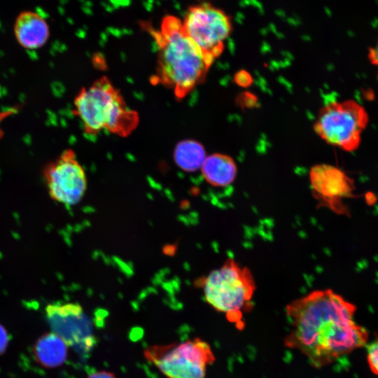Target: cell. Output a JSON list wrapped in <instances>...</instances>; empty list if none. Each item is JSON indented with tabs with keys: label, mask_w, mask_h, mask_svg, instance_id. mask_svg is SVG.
<instances>
[{
	"label": "cell",
	"mask_w": 378,
	"mask_h": 378,
	"mask_svg": "<svg viewBox=\"0 0 378 378\" xmlns=\"http://www.w3.org/2000/svg\"><path fill=\"white\" fill-rule=\"evenodd\" d=\"M356 307L330 289L312 291L286 307L290 326L285 345L321 368L364 346L368 332L354 319Z\"/></svg>",
	"instance_id": "cell-1"
},
{
	"label": "cell",
	"mask_w": 378,
	"mask_h": 378,
	"mask_svg": "<svg viewBox=\"0 0 378 378\" xmlns=\"http://www.w3.org/2000/svg\"><path fill=\"white\" fill-rule=\"evenodd\" d=\"M141 25L152 36L158 50L152 83L172 90L178 100L183 99L204 81L212 63L189 38L180 18L166 15L158 29L148 22Z\"/></svg>",
	"instance_id": "cell-2"
},
{
	"label": "cell",
	"mask_w": 378,
	"mask_h": 378,
	"mask_svg": "<svg viewBox=\"0 0 378 378\" xmlns=\"http://www.w3.org/2000/svg\"><path fill=\"white\" fill-rule=\"evenodd\" d=\"M73 113L80 120L85 133L91 136L106 130L126 137L139 121L138 113L129 108L121 93L106 76L79 91L74 101Z\"/></svg>",
	"instance_id": "cell-3"
},
{
	"label": "cell",
	"mask_w": 378,
	"mask_h": 378,
	"mask_svg": "<svg viewBox=\"0 0 378 378\" xmlns=\"http://www.w3.org/2000/svg\"><path fill=\"white\" fill-rule=\"evenodd\" d=\"M207 303L225 314L229 321L241 324L243 314L252 309L256 289L252 272L232 258L197 281Z\"/></svg>",
	"instance_id": "cell-4"
},
{
	"label": "cell",
	"mask_w": 378,
	"mask_h": 378,
	"mask_svg": "<svg viewBox=\"0 0 378 378\" xmlns=\"http://www.w3.org/2000/svg\"><path fill=\"white\" fill-rule=\"evenodd\" d=\"M144 356L167 378H205L216 360L210 345L197 337L149 346Z\"/></svg>",
	"instance_id": "cell-5"
},
{
	"label": "cell",
	"mask_w": 378,
	"mask_h": 378,
	"mask_svg": "<svg viewBox=\"0 0 378 378\" xmlns=\"http://www.w3.org/2000/svg\"><path fill=\"white\" fill-rule=\"evenodd\" d=\"M368 121L365 108L349 99L331 102L321 108L314 129L326 143L351 152L359 147Z\"/></svg>",
	"instance_id": "cell-6"
},
{
	"label": "cell",
	"mask_w": 378,
	"mask_h": 378,
	"mask_svg": "<svg viewBox=\"0 0 378 378\" xmlns=\"http://www.w3.org/2000/svg\"><path fill=\"white\" fill-rule=\"evenodd\" d=\"M182 23L189 38L213 63L223 52L225 41L231 33L230 17L223 10L204 2L191 6Z\"/></svg>",
	"instance_id": "cell-7"
},
{
	"label": "cell",
	"mask_w": 378,
	"mask_h": 378,
	"mask_svg": "<svg viewBox=\"0 0 378 378\" xmlns=\"http://www.w3.org/2000/svg\"><path fill=\"white\" fill-rule=\"evenodd\" d=\"M43 176L50 197L60 204L75 205L85 192V172L72 149L64 150L56 159L47 164Z\"/></svg>",
	"instance_id": "cell-8"
},
{
	"label": "cell",
	"mask_w": 378,
	"mask_h": 378,
	"mask_svg": "<svg viewBox=\"0 0 378 378\" xmlns=\"http://www.w3.org/2000/svg\"><path fill=\"white\" fill-rule=\"evenodd\" d=\"M51 332L71 348L87 354L95 344L90 319L82 307L74 302H54L45 309Z\"/></svg>",
	"instance_id": "cell-9"
},
{
	"label": "cell",
	"mask_w": 378,
	"mask_h": 378,
	"mask_svg": "<svg viewBox=\"0 0 378 378\" xmlns=\"http://www.w3.org/2000/svg\"><path fill=\"white\" fill-rule=\"evenodd\" d=\"M312 192L319 206L337 214L348 215L345 200L354 197V183L340 169L327 164L314 166L309 172Z\"/></svg>",
	"instance_id": "cell-10"
},
{
	"label": "cell",
	"mask_w": 378,
	"mask_h": 378,
	"mask_svg": "<svg viewBox=\"0 0 378 378\" xmlns=\"http://www.w3.org/2000/svg\"><path fill=\"white\" fill-rule=\"evenodd\" d=\"M13 29L18 43L27 50L43 47L50 37L47 21L35 11L24 10L20 13L15 21Z\"/></svg>",
	"instance_id": "cell-11"
},
{
	"label": "cell",
	"mask_w": 378,
	"mask_h": 378,
	"mask_svg": "<svg viewBox=\"0 0 378 378\" xmlns=\"http://www.w3.org/2000/svg\"><path fill=\"white\" fill-rule=\"evenodd\" d=\"M201 171L204 178L210 185L214 187H225L234 181L237 169L231 157L214 153L206 157Z\"/></svg>",
	"instance_id": "cell-12"
},
{
	"label": "cell",
	"mask_w": 378,
	"mask_h": 378,
	"mask_svg": "<svg viewBox=\"0 0 378 378\" xmlns=\"http://www.w3.org/2000/svg\"><path fill=\"white\" fill-rule=\"evenodd\" d=\"M68 345L53 332L42 335L36 342L34 354L37 361L46 368L62 365L68 356Z\"/></svg>",
	"instance_id": "cell-13"
},
{
	"label": "cell",
	"mask_w": 378,
	"mask_h": 378,
	"mask_svg": "<svg viewBox=\"0 0 378 378\" xmlns=\"http://www.w3.org/2000/svg\"><path fill=\"white\" fill-rule=\"evenodd\" d=\"M174 158L183 171L195 172L201 168L206 158L205 150L200 143L194 140H184L175 147Z\"/></svg>",
	"instance_id": "cell-14"
},
{
	"label": "cell",
	"mask_w": 378,
	"mask_h": 378,
	"mask_svg": "<svg viewBox=\"0 0 378 378\" xmlns=\"http://www.w3.org/2000/svg\"><path fill=\"white\" fill-rule=\"evenodd\" d=\"M367 358L370 370L378 375V339L368 345Z\"/></svg>",
	"instance_id": "cell-15"
},
{
	"label": "cell",
	"mask_w": 378,
	"mask_h": 378,
	"mask_svg": "<svg viewBox=\"0 0 378 378\" xmlns=\"http://www.w3.org/2000/svg\"><path fill=\"white\" fill-rule=\"evenodd\" d=\"M368 58L372 64L378 67V37L375 44L369 48Z\"/></svg>",
	"instance_id": "cell-16"
},
{
	"label": "cell",
	"mask_w": 378,
	"mask_h": 378,
	"mask_svg": "<svg viewBox=\"0 0 378 378\" xmlns=\"http://www.w3.org/2000/svg\"><path fill=\"white\" fill-rule=\"evenodd\" d=\"M18 109H19L18 107L15 106V107H13L7 110L0 111V124L4 120L7 118L8 117L10 116L11 115L14 113H16ZM3 135H4V132L0 127V139L2 138Z\"/></svg>",
	"instance_id": "cell-17"
},
{
	"label": "cell",
	"mask_w": 378,
	"mask_h": 378,
	"mask_svg": "<svg viewBox=\"0 0 378 378\" xmlns=\"http://www.w3.org/2000/svg\"><path fill=\"white\" fill-rule=\"evenodd\" d=\"M87 378H117L111 372L106 370L96 371L90 374Z\"/></svg>",
	"instance_id": "cell-18"
},
{
	"label": "cell",
	"mask_w": 378,
	"mask_h": 378,
	"mask_svg": "<svg viewBox=\"0 0 378 378\" xmlns=\"http://www.w3.org/2000/svg\"><path fill=\"white\" fill-rule=\"evenodd\" d=\"M8 344V335L5 328L0 325V354L4 351Z\"/></svg>",
	"instance_id": "cell-19"
},
{
	"label": "cell",
	"mask_w": 378,
	"mask_h": 378,
	"mask_svg": "<svg viewBox=\"0 0 378 378\" xmlns=\"http://www.w3.org/2000/svg\"><path fill=\"white\" fill-rule=\"evenodd\" d=\"M237 82L241 85H247L251 81V77L249 75L244 71H240L237 76Z\"/></svg>",
	"instance_id": "cell-20"
}]
</instances>
